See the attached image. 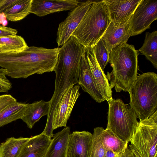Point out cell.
Here are the masks:
<instances>
[{
  "label": "cell",
  "instance_id": "6da1fadb",
  "mask_svg": "<svg viewBox=\"0 0 157 157\" xmlns=\"http://www.w3.org/2000/svg\"><path fill=\"white\" fill-rule=\"evenodd\" d=\"M59 48L48 49L28 47L17 52L0 54V67L6 76L13 78H26L36 74L54 71Z\"/></svg>",
  "mask_w": 157,
  "mask_h": 157
},
{
  "label": "cell",
  "instance_id": "7a4b0ae2",
  "mask_svg": "<svg viewBox=\"0 0 157 157\" xmlns=\"http://www.w3.org/2000/svg\"><path fill=\"white\" fill-rule=\"evenodd\" d=\"M140 52L134 46L125 43L113 48L109 54L112 71L106 75L111 88L116 92H128L136 80Z\"/></svg>",
  "mask_w": 157,
  "mask_h": 157
},
{
  "label": "cell",
  "instance_id": "3957f363",
  "mask_svg": "<svg viewBox=\"0 0 157 157\" xmlns=\"http://www.w3.org/2000/svg\"><path fill=\"white\" fill-rule=\"evenodd\" d=\"M128 92L129 105L137 117L148 118L157 110V74L147 72L137 76Z\"/></svg>",
  "mask_w": 157,
  "mask_h": 157
},
{
  "label": "cell",
  "instance_id": "277c9868",
  "mask_svg": "<svg viewBox=\"0 0 157 157\" xmlns=\"http://www.w3.org/2000/svg\"><path fill=\"white\" fill-rule=\"evenodd\" d=\"M110 22L103 0L94 1L71 36L85 48H92Z\"/></svg>",
  "mask_w": 157,
  "mask_h": 157
},
{
  "label": "cell",
  "instance_id": "5b68a950",
  "mask_svg": "<svg viewBox=\"0 0 157 157\" xmlns=\"http://www.w3.org/2000/svg\"><path fill=\"white\" fill-rule=\"evenodd\" d=\"M109 110L106 129L111 131L124 141L131 142L138 123L130 105L121 99H113L108 102Z\"/></svg>",
  "mask_w": 157,
  "mask_h": 157
},
{
  "label": "cell",
  "instance_id": "8992f818",
  "mask_svg": "<svg viewBox=\"0 0 157 157\" xmlns=\"http://www.w3.org/2000/svg\"><path fill=\"white\" fill-rule=\"evenodd\" d=\"M130 142L141 157H157V110L140 119Z\"/></svg>",
  "mask_w": 157,
  "mask_h": 157
},
{
  "label": "cell",
  "instance_id": "52a82bcc",
  "mask_svg": "<svg viewBox=\"0 0 157 157\" xmlns=\"http://www.w3.org/2000/svg\"><path fill=\"white\" fill-rule=\"evenodd\" d=\"M157 19V1L142 0L129 21L131 36L141 34L150 28L151 23Z\"/></svg>",
  "mask_w": 157,
  "mask_h": 157
},
{
  "label": "cell",
  "instance_id": "ba28073f",
  "mask_svg": "<svg viewBox=\"0 0 157 157\" xmlns=\"http://www.w3.org/2000/svg\"><path fill=\"white\" fill-rule=\"evenodd\" d=\"M93 2L87 0L79 3L69 13L66 18L59 24L56 38L58 46L62 45L71 36Z\"/></svg>",
  "mask_w": 157,
  "mask_h": 157
},
{
  "label": "cell",
  "instance_id": "9c48e42d",
  "mask_svg": "<svg viewBox=\"0 0 157 157\" xmlns=\"http://www.w3.org/2000/svg\"><path fill=\"white\" fill-rule=\"evenodd\" d=\"M80 87L78 84L69 87L62 96L55 110L52 120L54 130L62 127H67V121L73 107L80 95Z\"/></svg>",
  "mask_w": 157,
  "mask_h": 157
},
{
  "label": "cell",
  "instance_id": "30bf717a",
  "mask_svg": "<svg viewBox=\"0 0 157 157\" xmlns=\"http://www.w3.org/2000/svg\"><path fill=\"white\" fill-rule=\"evenodd\" d=\"M142 0H103L111 21L124 23L129 21Z\"/></svg>",
  "mask_w": 157,
  "mask_h": 157
},
{
  "label": "cell",
  "instance_id": "8fae6325",
  "mask_svg": "<svg viewBox=\"0 0 157 157\" xmlns=\"http://www.w3.org/2000/svg\"><path fill=\"white\" fill-rule=\"evenodd\" d=\"M92 135L86 131H75L70 133L66 157H90Z\"/></svg>",
  "mask_w": 157,
  "mask_h": 157
},
{
  "label": "cell",
  "instance_id": "7c38bea8",
  "mask_svg": "<svg viewBox=\"0 0 157 157\" xmlns=\"http://www.w3.org/2000/svg\"><path fill=\"white\" fill-rule=\"evenodd\" d=\"M86 57L95 86L105 100L108 102L113 99L112 88L106 75L96 59L93 48H86Z\"/></svg>",
  "mask_w": 157,
  "mask_h": 157
},
{
  "label": "cell",
  "instance_id": "4fadbf2b",
  "mask_svg": "<svg viewBox=\"0 0 157 157\" xmlns=\"http://www.w3.org/2000/svg\"><path fill=\"white\" fill-rule=\"evenodd\" d=\"M129 21L124 23L111 21L108 26L101 39L109 54L114 48L127 43L131 36Z\"/></svg>",
  "mask_w": 157,
  "mask_h": 157
},
{
  "label": "cell",
  "instance_id": "5bb4252c",
  "mask_svg": "<svg viewBox=\"0 0 157 157\" xmlns=\"http://www.w3.org/2000/svg\"><path fill=\"white\" fill-rule=\"evenodd\" d=\"M79 4L76 0H32L30 13L42 17L56 12L71 10Z\"/></svg>",
  "mask_w": 157,
  "mask_h": 157
},
{
  "label": "cell",
  "instance_id": "9a60e30c",
  "mask_svg": "<svg viewBox=\"0 0 157 157\" xmlns=\"http://www.w3.org/2000/svg\"><path fill=\"white\" fill-rule=\"evenodd\" d=\"M78 84L97 102L101 103L105 101L95 84L86 57V50L80 62Z\"/></svg>",
  "mask_w": 157,
  "mask_h": 157
},
{
  "label": "cell",
  "instance_id": "2e32d148",
  "mask_svg": "<svg viewBox=\"0 0 157 157\" xmlns=\"http://www.w3.org/2000/svg\"><path fill=\"white\" fill-rule=\"evenodd\" d=\"M51 141L42 133L30 137L18 157H44Z\"/></svg>",
  "mask_w": 157,
  "mask_h": 157
},
{
  "label": "cell",
  "instance_id": "e0dca14e",
  "mask_svg": "<svg viewBox=\"0 0 157 157\" xmlns=\"http://www.w3.org/2000/svg\"><path fill=\"white\" fill-rule=\"evenodd\" d=\"M49 106V101H46L43 100L30 104H27L24 115L21 119L26 124L29 128L32 129L41 117L48 116Z\"/></svg>",
  "mask_w": 157,
  "mask_h": 157
},
{
  "label": "cell",
  "instance_id": "ac0fdd59",
  "mask_svg": "<svg viewBox=\"0 0 157 157\" xmlns=\"http://www.w3.org/2000/svg\"><path fill=\"white\" fill-rule=\"evenodd\" d=\"M70 134V128L65 127L53 134V138L44 157H66L67 146Z\"/></svg>",
  "mask_w": 157,
  "mask_h": 157
},
{
  "label": "cell",
  "instance_id": "d6986e66",
  "mask_svg": "<svg viewBox=\"0 0 157 157\" xmlns=\"http://www.w3.org/2000/svg\"><path fill=\"white\" fill-rule=\"evenodd\" d=\"M30 138L11 137L0 144V157H18Z\"/></svg>",
  "mask_w": 157,
  "mask_h": 157
},
{
  "label": "cell",
  "instance_id": "ffe728a7",
  "mask_svg": "<svg viewBox=\"0 0 157 157\" xmlns=\"http://www.w3.org/2000/svg\"><path fill=\"white\" fill-rule=\"evenodd\" d=\"M144 55L157 69V32L146 33L145 38L142 46L138 50Z\"/></svg>",
  "mask_w": 157,
  "mask_h": 157
},
{
  "label": "cell",
  "instance_id": "44dd1931",
  "mask_svg": "<svg viewBox=\"0 0 157 157\" xmlns=\"http://www.w3.org/2000/svg\"><path fill=\"white\" fill-rule=\"evenodd\" d=\"M102 137L106 150H110L117 155L122 154L128 147V143L121 140L109 130L103 128Z\"/></svg>",
  "mask_w": 157,
  "mask_h": 157
},
{
  "label": "cell",
  "instance_id": "7402d4cb",
  "mask_svg": "<svg viewBox=\"0 0 157 157\" xmlns=\"http://www.w3.org/2000/svg\"><path fill=\"white\" fill-rule=\"evenodd\" d=\"M27 104L17 101L0 113V127L22 118Z\"/></svg>",
  "mask_w": 157,
  "mask_h": 157
},
{
  "label": "cell",
  "instance_id": "603a6c76",
  "mask_svg": "<svg viewBox=\"0 0 157 157\" xmlns=\"http://www.w3.org/2000/svg\"><path fill=\"white\" fill-rule=\"evenodd\" d=\"M32 0H19L4 13L6 19L11 21L23 19L30 14Z\"/></svg>",
  "mask_w": 157,
  "mask_h": 157
},
{
  "label": "cell",
  "instance_id": "cb8c5ba5",
  "mask_svg": "<svg viewBox=\"0 0 157 157\" xmlns=\"http://www.w3.org/2000/svg\"><path fill=\"white\" fill-rule=\"evenodd\" d=\"M28 47L24 38L20 36L0 38V54L20 52Z\"/></svg>",
  "mask_w": 157,
  "mask_h": 157
},
{
  "label": "cell",
  "instance_id": "d4e9b609",
  "mask_svg": "<svg viewBox=\"0 0 157 157\" xmlns=\"http://www.w3.org/2000/svg\"><path fill=\"white\" fill-rule=\"evenodd\" d=\"M103 128L96 127L92 135L90 157H105L106 149L102 142V133Z\"/></svg>",
  "mask_w": 157,
  "mask_h": 157
},
{
  "label": "cell",
  "instance_id": "484cf974",
  "mask_svg": "<svg viewBox=\"0 0 157 157\" xmlns=\"http://www.w3.org/2000/svg\"><path fill=\"white\" fill-rule=\"evenodd\" d=\"M92 48L96 60L103 71L109 62V54L101 38Z\"/></svg>",
  "mask_w": 157,
  "mask_h": 157
},
{
  "label": "cell",
  "instance_id": "4316f807",
  "mask_svg": "<svg viewBox=\"0 0 157 157\" xmlns=\"http://www.w3.org/2000/svg\"><path fill=\"white\" fill-rule=\"evenodd\" d=\"M17 101V100L10 94L0 95V113Z\"/></svg>",
  "mask_w": 157,
  "mask_h": 157
},
{
  "label": "cell",
  "instance_id": "83f0119b",
  "mask_svg": "<svg viewBox=\"0 0 157 157\" xmlns=\"http://www.w3.org/2000/svg\"><path fill=\"white\" fill-rule=\"evenodd\" d=\"M0 86L5 90L6 92L12 88V84L7 78L6 75L5 69L0 68Z\"/></svg>",
  "mask_w": 157,
  "mask_h": 157
},
{
  "label": "cell",
  "instance_id": "f1b7e54d",
  "mask_svg": "<svg viewBox=\"0 0 157 157\" xmlns=\"http://www.w3.org/2000/svg\"><path fill=\"white\" fill-rule=\"evenodd\" d=\"M19 0H0V14L4 13L16 3Z\"/></svg>",
  "mask_w": 157,
  "mask_h": 157
},
{
  "label": "cell",
  "instance_id": "f546056e",
  "mask_svg": "<svg viewBox=\"0 0 157 157\" xmlns=\"http://www.w3.org/2000/svg\"><path fill=\"white\" fill-rule=\"evenodd\" d=\"M17 33L15 29L0 25V38L16 35Z\"/></svg>",
  "mask_w": 157,
  "mask_h": 157
},
{
  "label": "cell",
  "instance_id": "4dcf8cb0",
  "mask_svg": "<svg viewBox=\"0 0 157 157\" xmlns=\"http://www.w3.org/2000/svg\"><path fill=\"white\" fill-rule=\"evenodd\" d=\"M125 157H137L132 149L128 147L125 151Z\"/></svg>",
  "mask_w": 157,
  "mask_h": 157
},
{
  "label": "cell",
  "instance_id": "1f68e13d",
  "mask_svg": "<svg viewBox=\"0 0 157 157\" xmlns=\"http://www.w3.org/2000/svg\"><path fill=\"white\" fill-rule=\"evenodd\" d=\"M117 156L114 152L110 150H106L105 157H116Z\"/></svg>",
  "mask_w": 157,
  "mask_h": 157
},
{
  "label": "cell",
  "instance_id": "d6a6232c",
  "mask_svg": "<svg viewBox=\"0 0 157 157\" xmlns=\"http://www.w3.org/2000/svg\"><path fill=\"white\" fill-rule=\"evenodd\" d=\"M128 147L132 149L137 157H141L138 151L132 145H129Z\"/></svg>",
  "mask_w": 157,
  "mask_h": 157
},
{
  "label": "cell",
  "instance_id": "836d02e7",
  "mask_svg": "<svg viewBox=\"0 0 157 157\" xmlns=\"http://www.w3.org/2000/svg\"><path fill=\"white\" fill-rule=\"evenodd\" d=\"M125 151L122 154L117 156L116 157H125Z\"/></svg>",
  "mask_w": 157,
  "mask_h": 157
},
{
  "label": "cell",
  "instance_id": "e575fe53",
  "mask_svg": "<svg viewBox=\"0 0 157 157\" xmlns=\"http://www.w3.org/2000/svg\"><path fill=\"white\" fill-rule=\"evenodd\" d=\"M6 92V91L4 89L0 86V92Z\"/></svg>",
  "mask_w": 157,
  "mask_h": 157
}]
</instances>
